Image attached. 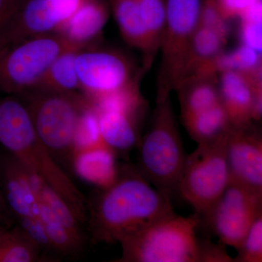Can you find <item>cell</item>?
<instances>
[{
    "mask_svg": "<svg viewBox=\"0 0 262 262\" xmlns=\"http://www.w3.org/2000/svg\"><path fill=\"white\" fill-rule=\"evenodd\" d=\"M220 101L233 127L259 122L262 115L261 74L234 71L220 73Z\"/></svg>",
    "mask_w": 262,
    "mask_h": 262,
    "instance_id": "cell-13",
    "label": "cell"
},
{
    "mask_svg": "<svg viewBox=\"0 0 262 262\" xmlns=\"http://www.w3.org/2000/svg\"><path fill=\"white\" fill-rule=\"evenodd\" d=\"M221 13L227 20L241 16L260 0H215Z\"/></svg>",
    "mask_w": 262,
    "mask_h": 262,
    "instance_id": "cell-30",
    "label": "cell"
},
{
    "mask_svg": "<svg viewBox=\"0 0 262 262\" xmlns=\"http://www.w3.org/2000/svg\"><path fill=\"white\" fill-rule=\"evenodd\" d=\"M217 74L234 71L248 75L261 74V53L241 44L235 49L222 53L215 61Z\"/></svg>",
    "mask_w": 262,
    "mask_h": 262,
    "instance_id": "cell-25",
    "label": "cell"
},
{
    "mask_svg": "<svg viewBox=\"0 0 262 262\" xmlns=\"http://www.w3.org/2000/svg\"><path fill=\"white\" fill-rule=\"evenodd\" d=\"M21 0H0V31L14 14Z\"/></svg>",
    "mask_w": 262,
    "mask_h": 262,
    "instance_id": "cell-31",
    "label": "cell"
},
{
    "mask_svg": "<svg viewBox=\"0 0 262 262\" xmlns=\"http://www.w3.org/2000/svg\"><path fill=\"white\" fill-rule=\"evenodd\" d=\"M114 14L122 37L133 47L146 56L147 35L141 18L138 0H115Z\"/></svg>",
    "mask_w": 262,
    "mask_h": 262,
    "instance_id": "cell-20",
    "label": "cell"
},
{
    "mask_svg": "<svg viewBox=\"0 0 262 262\" xmlns=\"http://www.w3.org/2000/svg\"><path fill=\"white\" fill-rule=\"evenodd\" d=\"M42 250L20 227L0 229V262L39 261Z\"/></svg>",
    "mask_w": 262,
    "mask_h": 262,
    "instance_id": "cell-24",
    "label": "cell"
},
{
    "mask_svg": "<svg viewBox=\"0 0 262 262\" xmlns=\"http://www.w3.org/2000/svg\"><path fill=\"white\" fill-rule=\"evenodd\" d=\"M229 182L262 194V136L253 123L232 127L226 143Z\"/></svg>",
    "mask_w": 262,
    "mask_h": 262,
    "instance_id": "cell-12",
    "label": "cell"
},
{
    "mask_svg": "<svg viewBox=\"0 0 262 262\" xmlns=\"http://www.w3.org/2000/svg\"><path fill=\"white\" fill-rule=\"evenodd\" d=\"M115 155L105 144L84 149V177L98 187L111 184L117 178L120 168Z\"/></svg>",
    "mask_w": 262,
    "mask_h": 262,
    "instance_id": "cell-23",
    "label": "cell"
},
{
    "mask_svg": "<svg viewBox=\"0 0 262 262\" xmlns=\"http://www.w3.org/2000/svg\"><path fill=\"white\" fill-rule=\"evenodd\" d=\"M262 213V194L229 182L213 206L198 215L203 227L226 246L237 250L258 215Z\"/></svg>",
    "mask_w": 262,
    "mask_h": 262,
    "instance_id": "cell-9",
    "label": "cell"
},
{
    "mask_svg": "<svg viewBox=\"0 0 262 262\" xmlns=\"http://www.w3.org/2000/svg\"><path fill=\"white\" fill-rule=\"evenodd\" d=\"M171 196L160 190L136 166H120L117 178L87 203V227L94 243H121L155 222L173 214Z\"/></svg>",
    "mask_w": 262,
    "mask_h": 262,
    "instance_id": "cell-1",
    "label": "cell"
},
{
    "mask_svg": "<svg viewBox=\"0 0 262 262\" xmlns=\"http://www.w3.org/2000/svg\"><path fill=\"white\" fill-rule=\"evenodd\" d=\"M86 0H21L0 31V48L27 38L53 34Z\"/></svg>",
    "mask_w": 262,
    "mask_h": 262,
    "instance_id": "cell-11",
    "label": "cell"
},
{
    "mask_svg": "<svg viewBox=\"0 0 262 262\" xmlns=\"http://www.w3.org/2000/svg\"><path fill=\"white\" fill-rule=\"evenodd\" d=\"M196 213L182 216L177 213L155 222L120 243V262H227L225 245L198 235Z\"/></svg>",
    "mask_w": 262,
    "mask_h": 262,
    "instance_id": "cell-3",
    "label": "cell"
},
{
    "mask_svg": "<svg viewBox=\"0 0 262 262\" xmlns=\"http://www.w3.org/2000/svg\"><path fill=\"white\" fill-rule=\"evenodd\" d=\"M138 3L147 35V53L143 67L148 71L161 47L166 22L165 3L164 0H138Z\"/></svg>",
    "mask_w": 262,
    "mask_h": 262,
    "instance_id": "cell-21",
    "label": "cell"
},
{
    "mask_svg": "<svg viewBox=\"0 0 262 262\" xmlns=\"http://www.w3.org/2000/svg\"><path fill=\"white\" fill-rule=\"evenodd\" d=\"M166 22L157 96L177 91L187 73L191 42L199 26L202 0H165Z\"/></svg>",
    "mask_w": 262,
    "mask_h": 262,
    "instance_id": "cell-7",
    "label": "cell"
},
{
    "mask_svg": "<svg viewBox=\"0 0 262 262\" xmlns=\"http://www.w3.org/2000/svg\"><path fill=\"white\" fill-rule=\"evenodd\" d=\"M11 216L9 210L5 204L3 196L2 195L1 191H0V218L8 219Z\"/></svg>",
    "mask_w": 262,
    "mask_h": 262,
    "instance_id": "cell-32",
    "label": "cell"
},
{
    "mask_svg": "<svg viewBox=\"0 0 262 262\" xmlns=\"http://www.w3.org/2000/svg\"><path fill=\"white\" fill-rule=\"evenodd\" d=\"M0 144L29 173L67 201L86 226L85 196L39 139L28 108L15 95L0 97Z\"/></svg>",
    "mask_w": 262,
    "mask_h": 262,
    "instance_id": "cell-2",
    "label": "cell"
},
{
    "mask_svg": "<svg viewBox=\"0 0 262 262\" xmlns=\"http://www.w3.org/2000/svg\"><path fill=\"white\" fill-rule=\"evenodd\" d=\"M137 168L154 187L168 193L177 191L187 155L170 102V95L157 96L151 122L141 137Z\"/></svg>",
    "mask_w": 262,
    "mask_h": 262,
    "instance_id": "cell-5",
    "label": "cell"
},
{
    "mask_svg": "<svg viewBox=\"0 0 262 262\" xmlns=\"http://www.w3.org/2000/svg\"><path fill=\"white\" fill-rule=\"evenodd\" d=\"M79 50L81 49L69 48L57 57L34 88L61 93L80 91L75 65L76 54Z\"/></svg>",
    "mask_w": 262,
    "mask_h": 262,
    "instance_id": "cell-19",
    "label": "cell"
},
{
    "mask_svg": "<svg viewBox=\"0 0 262 262\" xmlns=\"http://www.w3.org/2000/svg\"><path fill=\"white\" fill-rule=\"evenodd\" d=\"M108 18L107 8L102 1L86 0L56 33L72 47L89 48L101 34Z\"/></svg>",
    "mask_w": 262,
    "mask_h": 262,
    "instance_id": "cell-15",
    "label": "cell"
},
{
    "mask_svg": "<svg viewBox=\"0 0 262 262\" xmlns=\"http://www.w3.org/2000/svg\"><path fill=\"white\" fill-rule=\"evenodd\" d=\"M75 65L80 91L87 98L123 89L141 76L134 72L126 56L112 50H79Z\"/></svg>",
    "mask_w": 262,
    "mask_h": 262,
    "instance_id": "cell-10",
    "label": "cell"
},
{
    "mask_svg": "<svg viewBox=\"0 0 262 262\" xmlns=\"http://www.w3.org/2000/svg\"><path fill=\"white\" fill-rule=\"evenodd\" d=\"M16 96L28 108L42 144L66 173H73L77 127L89 103L87 98L78 92L61 93L37 88Z\"/></svg>",
    "mask_w": 262,
    "mask_h": 262,
    "instance_id": "cell-4",
    "label": "cell"
},
{
    "mask_svg": "<svg viewBox=\"0 0 262 262\" xmlns=\"http://www.w3.org/2000/svg\"><path fill=\"white\" fill-rule=\"evenodd\" d=\"M237 251L233 262L262 261V213L250 227Z\"/></svg>",
    "mask_w": 262,
    "mask_h": 262,
    "instance_id": "cell-27",
    "label": "cell"
},
{
    "mask_svg": "<svg viewBox=\"0 0 262 262\" xmlns=\"http://www.w3.org/2000/svg\"><path fill=\"white\" fill-rule=\"evenodd\" d=\"M239 38L241 44L261 53L262 2L260 0L241 16Z\"/></svg>",
    "mask_w": 262,
    "mask_h": 262,
    "instance_id": "cell-26",
    "label": "cell"
},
{
    "mask_svg": "<svg viewBox=\"0 0 262 262\" xmlns=\"http://www.w3.org/2000/svg\"><path fill=\"white\" fill-rule=\"evenodd\" d=\"M15 220L18 223V227L39 246L42 252L56 253L40 220L18 218Z\"/></svg>",
    "mask_w": 262,
    "mask_h": 262,
    "instance_id": "cell-29",
    "label": "cell"
},
{
    "mask_svg": "<svg viewBox=\"0 0 262 262\" xmlns=\"http://www.w3.org/2000/svg\"><path fill=\"white\" fill-rule=\"evenodd\" d=\"M182 122L189 135L198 144L218 140L233 127L221 102Z\"/></svg>",
    "mask_w": 262,
    "mask_h": 262,
    "instance_id": "cell-18",
    "label": "cell"
},
{
    "mask_svg": "<svg viewBox=\"0 0 262 262\" xmlns=\"http://www.w3.org/2000/svg\"><path fill=\"white\" fill-rule=\"evenodd\" d=\"M199 25L214 31L226 39L228 37L227 20L221 13L215 0H205L203 2Z\"/></svg>",
    "mask_w": 262,
    "mask_h": 262,
    "instance_id": "cell-28",
    "label": "cell"
},
{
    "mask_svg": "<svg viewBox=\"0 0 262 262\" xmlns=\"http://www.w3.org/2000/svg\"><path fill=\"white\" fill-rule=\"evenodd\" d=\"M217 75H192L179 84L182 120L213 107L221 102Z\"/></svg>",
    "mask_w": 262,
    "mask_h": 262,
    "instance_id": "cell-17",
    "label": "cell"
},
{
    "mask_svg": "<svg viewBox=\"0 0 262 262\" xmlns=\"http://www.w3.org/2000/svg\"><path fill=\"white\" fill-rule=\"evenodd\" d=\"M98 126L103 144L115 153L129 152L141 139L140 125L144 115L121 110L97 111Z\"/></svg>",
    "mask_w": 262,
    "mask_h": 262,
    "instance_id": "cell-16",
    "label": "cell"
},
{
    "mask_svg": "<svg viewBox=\"0 0 262 262\" xmlns=\"http://www.w3.org/2000/svg\"><path fill=\"white\" fill-rule=\"evenodd\" d=\"M228 134L218 140L198 144L196 149L187 156L177 191L196 214L209 209L228 187L226 158Z\"/></svg>",
    "mask_w": 262,
    "mask_h": 262,
    "instance_id": "cell-8",
    "label": "cell"
},
{
    "mask_svg": "<svg viewBox=\"0 0 262 262\" xmlns=\"http://www.w3.org/2000/svg\"><path fill=\"white\" fill-rule=\"evenodd\" d=\"M39 201V219L56 254L77 256L83 251L86 242L79 239L58 220L49 207Z\"/></svg>",
    "mask_w": 262,
    "mask_h": 262,
    "instance_id": "cell-22",
    "label": "cell"
},
{
    "mask_svg": "<svg viewBox=\"0 0 262 262\" xmlns=\"http://www.w3.org/2000/svg\"><path fill=\"white\" fill-rule=\"evenodd\" d=\"M0 191L13 218L39 219L34 177L14 157L0 153Z\"/></svg>",
    "mask_w": 262,
    "mask_h": 262,
    "instance_id": "cell-14",
    "label": "cell"
},
{
    "mask_svg": "<svg viewBox=\"0 0 262 262\" xmlns=\"http://www.w3.org/2000/svg\"><path fill=\"white\" fill-rule=\"evenodd\" d=\"M71 48L74 47L53 33L0 48V91L18 95L35 87L57 57Z\"/></svg>",
    "mask_w": 262,
    "mask_h": 262,
    "instance_id": "cell-6",
    "label": "cell"
}]
</instances>
